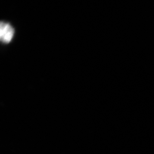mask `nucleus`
Here are the masks:
<instances>
[{
    "label": "nucleus",
    "instance_id": "1",
    "mask_svg": "<svg viewBox=\"0 0 154 154\" xmlns=\"http://www.w3.org/2000/svg\"><path fill=\"white\" fill-rule=\"evenodd\" d=\"M15 34L13 27L8 23L2 22L0 25V39L4 43H9L12 41Z\"/></svg>",
    "mask_w": 154,
    "mask_h": 154
}]
</instances>
